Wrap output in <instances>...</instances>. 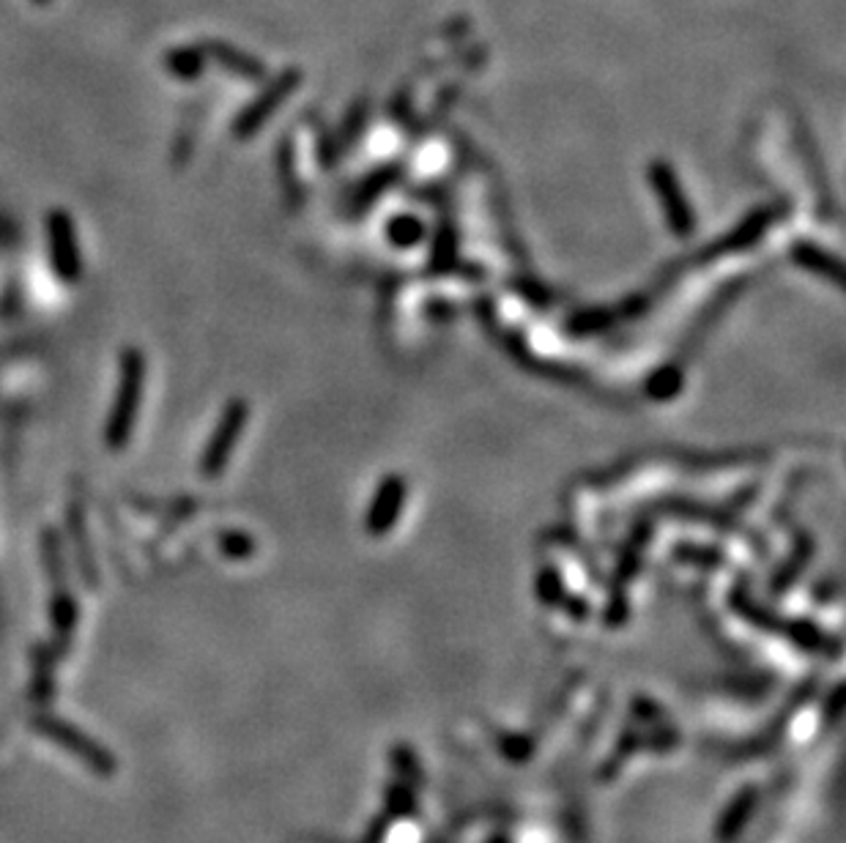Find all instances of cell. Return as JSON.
Returning a JSON list of instances; mask_svg holds the SVG:
<instances>
[{"label":"cell","mask_w":846,"mask_h":843,"mask_svg":"<svg viewBox=\"0 0 846 843\" xmlns=\"http://www.w3.org/2000/svg\"><path fill=\"white\" fill-rule=\"evenodd\" d=\"M145 359L138 348H127L121 354V378H118L116 403L105 428V441L112 452H121L129 444V435L138 420L140 392H143Z\"/></svg>","instance_id":"cell-1"},{"label":"cell","mask_w":846,"mask_h":843,"mask_svg":"<svg viewBox=\"0 0 846 843\" xmlns=\"http://www.w3.org/2000/svg\"><path fill=\"white\" fill-rule=\"evenodd\" d=\"M245 422H247V403L245 400H234V403L225 409L223 420H219L212 441H208L206 452H203L200 457L203 477H219V474H223V468L228 466L230 452L236 450V441H239L241 430H245Z\"/></svg>","instance_id":"cell-2"},{"label":"cell","mask_w":846,"mask_h":843,"mask_svg":"<svg viewBox=\"0 0 846 843\" xmlns=\"http://www.w3.org/2000/svg\"><path fill=\"white\" fill-rule=\"evenodd\" d=\"M299 83H302V72H296V69L282 72L278 80L269 85V88L263 90L261 96H256V99H252L250 105L241 110V116L236 118V123H234L236 138H241V140L252 138V134H256L258 129H261L263 123L269 121V116L278 110L282 101H285L288 96L296 90Z\"/></svg>","instance_id":"cell-3"},{"label":"cell","mask_w":846,"mask_h":843,"mask_svg":"<svg viewBox=\"0 0 846 843\" xmlns=\"http://www.w3.org/2000/svg\"><path fill=\"white\" fill-rule=\"evenodd\" d=\"M47 236H50V258H53L55 274L64 282H77L83 277V255L77 247L75 228H72L69 214L53 212L47 219Z\"/></svg>","instance_id":"cell-4"},{"label":"cell","mask_w":846,"mask_h":843,"mask_svg":"<svg viewBox=\"0 0 846 843\" xmlns=\"http://www.w3.org/2000/svg\"><path fill=\"white\" fill-rule=\"evenodd\" d=\"M652 184H655L658 195L663 197L665 217H669V225L674 228V234H680V236L691 234L693 230L691 208H687L685 197H682L680 184H676V179H674V170H671L669 165H663V162H658V165L652 167Z\"/></svg>","instance_id":"cell-5"},{"label":"cell","mask_w":846,"mask_h":843,"mask_svg":"<svg viewBox=\"0 0 846 843\" xmlns=\"http://www.w3.org/2000/svg\"><path fill=\"white\" fill-rule=\"evenodd\" d=\"M39 732L47 734V737L55 739V743L69 745L72 754H77L83 761L91 764L96 772H105V775L112 772V759H110V756H107L105 750L99 748V745H94L91 739L86 737V734L75 732V728H69V726H66V723L50 721V717H42V721H39Z\"/></svg>","instance_id":"cell-6"},{"label":"cell","mask_w":846,"mask_h":843,"mask_svg":"<svg viewBox=\"0 0 846 843\" xmlns=\"http://www.w3.org/2000/svg\"><path fill=\"white\" fill-rule=\"evenodd\" d=\"M200 50L206 53V58L217 61L225 72L241 77V80L258 83L267 77V66H263L258 58H252V55H247L245 50L234 47V44L219 42V39H208V42L200 44Z\"/></svg>","instance_id":"cell-7"},{"label":"cell","mask_w":846,"mask_h":843,"mask_svg":"<svg viewBox=\"0 0 846 843\" xmlns=\"http://www.w3.org/2000/svg\"><path fill=\"white\" fill-rule=\"evenodd\" d=\"M162 64H165V72H171L173 77L189 83L197 80V77L203 75V69H206V53H203L200 47H176L167 50Z\"/></svg>","instance_id":"cell-8"},{"label":"cell","mask_w":846,"mask_h":843,"mask_svg":"<svg viewBox=\"0 0 846 843\" xmlns=\"http://www.w3.org/2000/svg\"><path fill=\"white\" fill-rule=\"evenodd\" d=\"M400 501H403V479L389 477L381 483V494L376 499L373 509V526H389L398 515Z\"/></svg>","instance_id":"cell-9"},{"label":"cell","mask_w":846,"mask_h":843,"mask_svg":"<svg viewBox=\"0 0 846 843\" xmlns=\"http://www.w3.org/2000/svg\"><path fill=\"white\" fill-rule=\"evenodd\" d=\"M69 523H72V537H75V548H77V562H80V568L86 570V579L88 584H96L94 579V559H91V545H88V537H86V523H83V509H77V505H72L69 509Z\"/></svg>","instance_id":"cell-10"},{"label":"cell","mask_w":846,"mask_h":843,"mask_svg":"<svg viewBox=\"0 0 846 843\" xmlns=\"http://www.w3.org/2000/svg\"><path fill=\"white\" fill-rule=\"evenodd\" d=\"M794 260L803 266H809V269L820 271V274H827L833 282H842V269H838V260L831 258L827 252H822L820 247H811V245H798L794 247Z\"/></svg>","instance_id":"cell-11"},{"label":"cell","mask_w":846,"mask_h":843,"mask_svg":"<svg viewBox=\"0 0 846 843\" xmlns=\"http://www.w3.org/2000/svg\"><path fill=\"white\" fill-rule=\"evenodd\" d=\"M422 234H425V230H422L420 219L414 217H398L389 225V239L398 247H414L416 241L422 239Z\"/></svg>","instance_id":"cell-12"},{"label":"cell","mask_w":846,"mask_h":843,"mask_svg":"<svg viewBox=\"0 0 846 843\" xmlns=\"http://www.w3.org/2000/svg\"><path fill=\"white\" fill-rule=\"evenodd\" d=\"M680 383H682L680 370L669 367V370H660L658 376L652 378L650 387H647V389H650V395H655L658 400H665V398H669V395H674L676 389H680Z\"/></svg>","instance_id":"cell-13"},{"label":"cell","mask_w":846,"mask_h":843,"mask_svg":"<svg viewBox=\"0 0 846 843\" xmlns=\"http://www.w3.org/2000/svg\"><path fill=\"white\" fill-rule=\"evenodd\" d=\"M33 3H36V6H50V3H53V0H33Z\"/></svg>","instance_id":"cell-14"}]
</instances>
